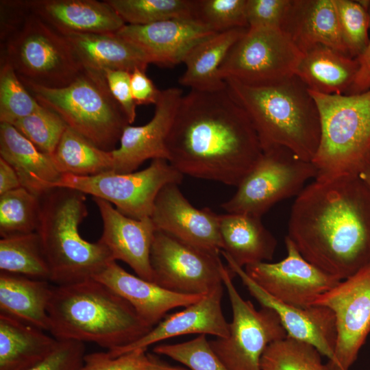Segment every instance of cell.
I'll return each mask as SVG.
<instances>
[{"label":"cell","instance_id":"cell-1","mask_svg":"<svg viewBox=\"0 0 370 370\" xmlns=\"http://www.w3.org/2000/svg\"><path fill=\"white\" fill-rule=\"evenodd\" d=\"M166 149L182 174L236 187L262 153L251 122L227 87L182 97Z\"/></svg>","mask_w":370,"mask_h":370},{"label":"cell","instance_id":"cell-2","mask_svg":"<svg viewBox=\"0 0 370 370\" xmlns=\"http://www.w3.org/2000/svg\"><path fill=\"white\" fill-rule=\"evenodd\" d=\"M312 264L340 280L370 264V187L358 174L315 180L297 195L286 236Z\"/></svg>","mask_w":370,"mask_h":370},{"label":"cell","instance_id":"cell-3","mask_svg":"<svg viewBox=\"0 0 370 370\" xmlns=\"http://www.w3.org/2000/svg\"><path fill=\"white\" fill-rule=\"evenodd\" d=\"M48 314L49 332L56 339L91 342L108 351L131 344L153 328L95 279L53 286Z\"/></svg>","mask_w":370,"mask_h":370},{"label":"cell","instance_id":"cell-4","mask_svg":"<svg viewBox=\"0 0 370 370\" xmlns=\"http://www.w3.org/2000/svg\"><path fill=\"white\" fill-rule=\"evenodd\" d=\"M224 82L248 116L262 150L281 146L304 160H313L320 142V116L314 98L300 78L294 75L260 86L232 78Z\"/></svg>","mask_w":370,"mask_h":370},{"label":"cell","instance_id":"cell-5","mask_svg":"<svg viewBox=\"0 0 370 370\" xmlns=\"http://www.w3.org/2000/svg\"><path fill=\"white\" fill-rule=\"evenodd\" d=\"M84 193L56 187L40 197L37 233L56 286L93 279L113 260L99 241L82 237L79 227L88 214Z\"/></svg>","mask_w":370,"mask_h":370},{"label":"cell","instance_id":"cell-6","mask_svg":"<svg viewBox=\"0 0 370 370\" xmlns=\"http://www.w3.org/2000/svg\"><path fill=\"white\" fill-rule=\"evenodd\" d=\"M22 82L40 105L53 110L70 128L106 151L116 149L130 125L110 93L103 73L84 69L70 84L57 88Z\"/></svg>","mask_w":370,"mask_h":370},{"label":"cell","instance_id":"cell-7","mask_svg":"<svg viewBox=\"0 0 370 370\" xmlns=\"http://www.w3.org/2000/svg\"><path fill=\"white\" fill-rule=\"evenodd\" d=\"M318 107L321 137L312 161L315 180L358 174L370 156V89L358 95L310 90Z\"/></svg>","mask_w":370,"mask_h":370},{"label":"cell","instance_id":"cell-8","mask_svg":"<svg viewBox=\"0 0 370 370\" xmlns=\"http://www.w3.org/2000/svg\"><path fill=\"white\" fill-rule=\"evenodd\" d=\"M21 11L12 27L1 36V60L8 62L22 81L46 88L70 84L84 67L68 40L38 16Z\"/></svg>","mask_w":370,"mask_h":370},{"label":"cell","instance_id":"cell-9","mask_svg":"<svg viewBox=\"0 0 370 370\" xmlns=\"http://www.w3.org/2000/svg\"><path fill=\"white\" fill-rule=\"evenodd\" d=\"M222 282L232 310L229 334L209 341L211 349L228 370H262L260 360L267 347L284 338L286 332L277 313L262 307L256 310L245 300L233 282L234 273L227 266L221 268Z\"/></svg>","mask_w":370,"mask_h":370},{"label":"cell","instance_id":"cell-10","mask_svg":"<svg viewBox=\"0 0 370 370\" xmlns=\"http://www.w3.org/2000/svg\"><path fill=\"white\" fill-rule=\"evenodd\" d=\"M317 171L312 162L288 149L274 146L262 150L253 169L237 186L233 197L221 206L227 213L261 218L278 202L297 195Z\"/></svg>","mask_w":370,"mask_h":370},{"label":"cell","instance_id":"cell-11","mask_svg":"<svg viewBox=\"0 0 370 370\" xmlns=\"http://www.w3.org/2000/svg\"><path fill=\"white\" fill-rule=\"evenodd\" d=\"M183 177L167 160L154 159L146 169L127 173L63 174L54 188H72L101 199L124 215L140 220L151 217L160 190L168 184H180Z\"/></svg>","mask_w":370,"mask_h":370},{"label":"cell","instance_id":"cell-12","mask_svg":"<svg viewBox=\"0 0 370 370\" xmlns=\"http://www.w3.org/2000/svg\"><path fill=\"white\" fill-rule=\"evenodd\" d=\"M303 56L281 28L249 27L229 51L219 74L248 86L269 85L295 75Z\"/></svg>","mask_w":370,"mask_h":370},{"label":"cell","instance_id":"cell-13","mask_svg":"<svg viewBox=\"0 0 370 370\" xmlns=\"http://www.w3.org/2000/svg\"><path fill=\"white\" fill-rule=\"evenodd\" d=\"M312 306L334 314L336 338L328 370H349L370 332V264L320 295Z\"/></svg>","mask_w":370,"mask_h":370},{"label":"cell","instance_id":"cell-14","mask_svg":"<svg viewBox=\"0 0 370 370\" xmlns=\"http://www.w3.org/2000/svg\"><path fill=\"white\" fill-rule=\"evenodd\" d=\"M153 282L170 291L204 295L223 284L219 255L156 230L150 252Z\"/></svg>","mask_w":370,"mask_h":370},{"label":"cell","instance_id":"cell-15","mask_svg":"<svg viewBox=\"0 0 370 370\" xmlns=\"http://www.w3.org/2000/svg\"><path fill=\"white\" fill-rule=\"evenodd\" d=\"M287 256L277 262H260L244 268L247 275L275 299L306 308L341 280L307 261L285 237Z\"/></svg>","mask_w":370,"mask_h":370},{"label":"cell","instance_id":"cell-16","mask_svg":"<svg viewBox=\"0 0 370 370\" xmlns=\"http://www.w3.org/2000/svg\"><path fill=\"white\" fill-rule=\"evenodd\" d=\"M219 217L208 208H195L183 195L178 184L171 183L158 193L150 218L156 230L196 248L219 255L223 244Z\"/></svg>","mask_w":370,"mask_h":370},{"label":"cell","instance_id":"cell-17","mask_svg":"<svg viewBox=\"0 0 370 370\" xmlns=\"http://www.w3.org/2000/svg\"><path fill=\"white\" fill-rule=\"evenodd\" d=\"M221 254L262 307L277 313L288 336L312 345L328 361L334 360L336 332L334 314L330 308L321 306L301 308L284 304L260 288L227 254L221 251Z\"/></svg>","mask_w":370,"mask_h":370},{"label":"cell","instance_id":"cell-18","mask_svg":"<svg viewBox=\"0 0 370 370\" xmlns=\"http://www.w3.org/2000/svg\"><path fill=\"white\" fill-rule=\"evenodd\" d=\"M182 96L178 88L162 90L152 119L143 125L125 127L119 147L112 151V171L132 173L149 159L168 160L166 139Z\"/></svg>","mask_w":370,"mask_h":370},{"label":"cell","instance_id":"cell-19","mask_svg":"<svg viewBox=\"0 0 370 370\" xmlns=\"http://www.w3.org/2000/svg\"><path fill=\"white\" fill-rule=\"evenodd\" d=\"M215 33L195 16L144 25L125 24L116 32L143 49L151 63L165 67L183 62L195 45Z\"/></svg>","mask_w":370,"mask_h":370},{"label":"cell","instance_id":"cell-20","mask_svg":"<svg viewBox=\"0 0 370 370\" xmlns=\"http://www.w3.org/2000/svg\"><path fill=\"white\" fill-rule=\"evenodd\" d=\"M103 222L99 241L114 260L128 264L136 275L153 282L150 252L156 228L151 218L135 219L118 211L107 201L92 197Z\"/></svg>","mask_w":370,"mask_h":370},{"label":"cell","instance_id":"cell-21","mask_svg":"<svg viewBox=\"0 0 370 370\" xmlns=\"http://www.w3.org/2000/svg\"><path fill=\"white\" fill-rule=\"evenodd\" d=\"M223 284L204 295L199 301L160 321L146 334L126 346L108 351L116 357L136 349H145L156 343L172 337L199 334L216 337L229 334V323L221 308Z\"/></svg>","mask_w":370,"mask_h":370},{"label":"cell","instance_id":"cell-22","mask_svg":"<svg viewBox=\"0 0 370 370\" xmlns=\"http://www.w3.org/2000/svg\"><path fill=\"white\" fill-rule=\"evenodd\" d=\"M29 12L62 34L116 33L125 22L106 1H22Z\"/></svg>","mask_w":370,"mask_h":370},{"label":"cell","instance_id":"cell-23","mask_svg":"<svg viewBox=\"0 0 370 370\" xmlns=\"http://www.w3.org/2000/svg\"><path fill=\"white\" fill-rule=\"evenodd\" d=\"M93 279L103 283L125 299L151 327L158 324L168 311L186 307L204 296L170 291L128 273L115 260L111 261Z\"/></svg>","mask_w":370,"mask_h":370},{"label":"cell","instance_id":"cell-24","mask_svg":"<svg viewBox=\"0 0 370 370\" xmlns=\"http://www.w3.org/2000/svg\"><path fill=\"white\" fill-rule=\"evenodd\" d=\"M281 29L303 54L323 45L349 56L334 0H292Z\"/></svg>","mask_w":370,"mask_h":370},{"label":"cell","instance_id":"cell-25","mask_svg":"<svg viewBox=\"0 0 370 370\" xmlns=\"http://www.w3.org/2000/svg\"><path fill=\"white\" fill-rule=\"evenodd\" d=\"M0 158L14 168L21 186L40 198L62 176L52 155L39 150L8 123H0Z\"/></svg>","mask_w":370,"mask_h":370},{"label":"cell","instance_id":"cell-26","mask_svg":"<svg viewBox=\"0 0 370 370\" xmlns=\"http://www.w3.org/2000/svg\"><path fill=\"white\" fill-rule=\"evenodd\" d=\"M65 36L84 69L103 73L108 69L132 72L146 70L148 56L116 33L67 34Z\"/></svg>","mask_w":370,"mask_h":370},{"label":"cell","instance_id":"cell-27","mask_svg":"<svg viewBox=\"0 0 370 370\" xmlns=\"http://www.w3.org/2000/svg\"><path fill=\"white\" fill-rule=\"evenodd\" d=\"M222 251L241 267L273 259L277 246L275 236L261 218L245 214L219 215Z\"/></svg>","mask_w":370,"mask_h":370},{"label":"cell","instance_id":"cell-28","mask_svg":"<svg viewBox=\"0 0 370 370\" xmlns=\"http://www.w3.org/2000/svg\"><path fill=\"white\" fill-rule=\"evenodd\" d=\"M248 28L215 33L195 45L185 56L186 70L179 83L190 90L216 91L226 88L219 68L234 44Z\"/></svg>","mask_w":370,"mask_h":370},{"label":"cell","instance_id":"cell-29","mask_svg":"<svg viewBox=\"0 0 370 370\" xmlns=\"http://www.w3.org/2000/svg\"><path fill=\"white\" fill-rule=\"evenodd\" d=\"M57 343L45 331L0 312V370H28Z\"/></svg>","mask_w":370,"mask_h":370},{"label":"cell","instance_id":"cell-30","mask_svg":"<svg viewBox=\"0 0 370 370\" xmlns=\"http://www.w3.org/2000/svg\"><path fill=\"white\" fill-rule=\"evenodd\" d=\"M52 287L47 280L0 272V312L49 332Z\"/></svg>","mask_w":370,"mask_h":370},{"label":"cell","instance_id":"cell-31","mask_svg":"<svg viewBox=\"0 0 370 370\" xmlns=\"http://www.w3.org/2000/svg\"><path fill=\"white\" fill-rule=\"evenodd\" d=\"M356 58L330 47L317 45L305 53L295 75L310 90L325 95H345L358 70Z\"/></svg>","mask_w":370,"mask_h":370},{"label":"cell","instance_id":"cell-32","mask_svg":"<svg viewBox=\"0 0 370 370\" xmlns=\"http://www.w3.org/2000/svg\"><path fill=\"white\" fill-rule=\"evenodd\" d=\"M52 156L62 175L92 176L113 170L112 151L101 149L69 127Z\"/></svg>","mask_w":370,"mask_h":370},{"label":"cell","instance_id":"cell-33","mask_svg":"<svg viewBox=\"0 0 370 370\" xmlns=\"http://www.w3.org/2000/svg\"><path fill=\"white\" fill-rule=\"evenodd\" d=\"M0 270L50 282V269L37 232L1 238Z\"/></svg>","mask_w":370,"mask_h":370},{"label":"cell","instance_id":"cell-34","mask_svg":"<svg viewBox=\"0 0 370 370\" xmlns=\"http://www.w3.org/2000/svg\"><path fill=\"white\" fill-rule=\"evenodd\" d=\"M127 25L195 16L196 0H106Z\"/></svg>","mask_w":370,"mask_h":370},{"label":"cell","instance_id":"cell-35","mask_svg":"<svg viewBox=\"0 0 370 370\" xmlns=\"http://www.w3.org/2000/svg\"><path fill=\"white\" fill-rule=\"evenodd\" d=\"M40 208V198L23 187L0 195L1 238L36 232Z\"/></svg>","mask_w":370,"mask_h":370},{"label":"cell","instance_id":"cell-36","mask_svg":"<svg viewBox=\"0 0 370 370\" xmlns=\"http://www.w3.org/2000/svg\"><path fill=\"white\" fill-rule=\"evenodd\" d=\"M312 345L286 336L269 344L260 360L262 370H328Z\"/></svg>","mask_w":370,"mask_h":370},{"label":"cell","instance_id":"cell-37","mask_svg":"<svg viewBox=\"0 0 370 370\" xmlns=\"http://www.w3.org/2000/svg\"><path fill=\"white\" fill-rule=\"evenodd\" d=\"M40 106L13 67L5 60H1L0 123L13 125Z\"/></svg>","mask_w":370,"mask_h":370},{"label":"cell","instance_id":"cell-38","mask_svg":"<svg viewBox=\"0 0 370 370\" xmlns=\"http://www.w3.org/2000/svg\"><path fill=\"white\" fill-rule=\"evenodd\" d=\"M334 3L348 55L356 58L369 39L370 1L334 0Z\"/></svg>","mask_w":370,"mask_h":370},{"label":"cell","instance_id":"cell-39","mask_svg":"<svg viewBox=\"0 0 370 370\" xmlns=\"http://www.w3.org/2000/svg\"><path fill=\"white\" fill-rule=\"evenodd\" d=\"M12 125L39 150L49 155L53 154L69 127L59 114L42 105Z\"/></svg>","mask_w":370,"mask_h":370},{"label":"cell","instance_id":"cell-40","mask_svg":"<svg viewBox=\"0 0 370 370\" xmlns=\"http://www.w3.org/2000/svg\"><path fill=\"white\" fill-rule=\"evenodd\" d=\"M153 351L182 363L190 370H228L212 351L204 334L183 343L156 345Z\"/></svg>","mask_w":370,"mask_h":370},{"label":"cell","instance_id":"cell-41","mask_svg":"<svg viewBox=\"0 0 370 370\" xmlns=\"http://www.w3.org/2000/svg\"><path fill=\"white\" fill-rule=\"evenodd\" d=\"M247 0H196L195 16L218 33L236 28H249Z\"/></svg>","mask_w":370,"mask_h":370},{"label":"cell","instance_id":"cell-42","mask_svg":"<svg viewBox=\"0 0 370 370\" xmlns=\"http://www.w3.org/2000/svg\"><path fill=\"white\" fill-rule=\"evenodd\" d=\"M86 355L84 343L58 340L52 352L28 370H79Z\"/></svg>","mask_w":370,"mask_h":370},{"label":"cell","instance_id":"cell-43","mask_svg":"<svg viewBox=\"0 0 370 370\" xmlns=\"http://www.w3.org/2000/svg\"><path fill=\"white\" fill-rule=\"evenodd\" d=\"M292 0H247L249 27L281 28Z\"/></svg>","mask_w":370,"mask_h":370},{"label":"cell","instance_id":"cell-44","mask_svg":"<svg viewBox=\"0 0 370 370\" xmlns=\"http://www.w3.org/2000/svg\"><path fill=\"white\" fill-rule=\"evenodd\" d=\"M148 360L145 349H136L113 357L107 352L86 354L79 370H143Z\"/></svg>","mask_w":370,"mask_h":370},{"label":"cell","instance_id":"cell-45","mask_svg":"<svg viewBox=\"0 0 370 370\" xmlns=\"http://www.w3.org/2000/svg\"><path fill=\"white\" fill-rule=\"evenodd\" d=\"M103 73L110 93L121 107L131 125L136 116V104L131 90V73L123 70L108 69Z\"/></svg>","mask_w":370,"mask_h":370},{"label":"cell","instance_id":"cell-46","mask_svg":"<svg viewBox=\"0 0 370 370\" xmlns=\"http://www.w3.org/2000/svg\"><path fill=\"white\" fill-rule=\"evenodd\" d=\"M130 84L136 106L156 104L162 90L158 89L147 75L146 70L137 68L131 72Z\"/></svg>","mask_w":370,"mask_h":370},{"label":"cell","instance_id":"cell-47","mask_svg":"<svg viewBox=\"0 0 370 370\" xmlns=\"http://www.w3.org/2000/svg\"><path fill=\"white\" fill-rule=\"evenodd\" d=\"M356 60L359 65L358 70L352 84L345 95H358L370 89V37L365 49Z\"/></svg>","mask_w":370,"mask_h":370},{"label":"cell","instance_id":"cell-48","mask_svg":"<svg viewBox=\"0 0 370 370\" xmlns=\"http://www.w3.org/2000/svg\"><path fill=\"white\" fill-rule=\"evenodd\" d=\"M22 187L14 168L0 158V195Z\"/></svg>","mask_w":370,"mask_h":370},{"label":"cell","instance_id":"cell-49","mask_svg":"<svg viewBox=\"0 0 370 370\" xmlns=\"http://www.w3.org/2000/svg\"><path fill=\"white\" fill-rule=\"evenodd\" d=\"M143 370H190L184 367L170 365L156 356L148 354V360Z\"/></svg>","mask_w":370,"mask_h":370},{"label":"cell","instance_id":"cell-50","mask_svg":"<svg viewBox=\"0 0 370 370\" xmlns=\"http://www.w3.org/2000/svg\"><path fill=\"white\" fill-rule=\"evenodd\" d=\"M358 175L370 187V156L359 169Z\"/></svg>","mask_w":370,"mask_h":370}]
</instances>
